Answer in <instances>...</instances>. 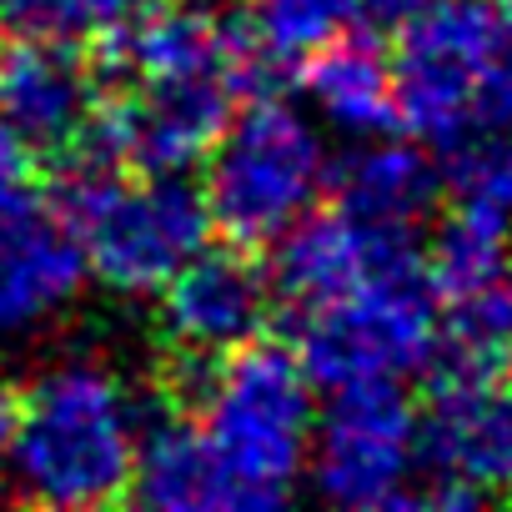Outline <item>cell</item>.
Returning <instances> with one entry per match:
<instances>
[{
  "label": "cell",
  "instance_id": "cell-11",
  "mask_svg": "<svg viewBox=\"0 0 512 512\" xmlns=\"http://www.w3.org/2000/svg\"><path fill=\"white\" fill-rule=\"evenodd\" d=\"M101 111L96 76L81 46L6 36L0 41V126L31 151L71 156L86 146Z\"/></svg>",
  "mask_w": 512,
  "mask_h": 512
},
{
  "label": "cell",
  "instance_id": "cell-8",
  "mask_svg": "<svg viewBox=\"0 0 512 512\" xmlns=\"http://www.w3.org/2000/svg\"><path fill=\"white\" fill-rule=\"evenodd\" d=\"M327 412H317L307 477L322 502L347 512L402 507L417 497V407L397 382H367L327 392Z\"/></svg>",
  "mask_w": 512,
  "mask_h": 512
},
{
  "label": "cell",
  "instance_id": "cell-12",
  "mask_svg": "<svg viewBox=\"0 0 512 512\" xmlns=\"http://www.w3.org/2000/svg\"><path fill=\"white\" fill-rule=\"evenodd\" d=\"M272 246H277L272 287L297 312H317V307L347 297L352 287H362L367 277H377L382 267L417 256L407 231L372 226L357 211H347L342 201L337 206H312Z\"/></svg>",
  "mask_w": 512,
  "mask_h": 512
},
{
  "label": "cell",
  "instance_id": "cell-4",
  "mask_svg": "<svg viewBox=\"0 0 512 512\" xmlns=\"http://www.w3.org/2000/svg\"><path fill=\"white\" fill-rule=\"evenodd\" d=\"M397 126L457 151L512 116V26L492 0H432L402 21L392 56Z\"/></svg>",
  "mask_w": 512,
  "mask_h": 512
},
{
  "label": "cell",
  "instance_id": "cell-7",
  "mask_svg": "<svg viewBox=\"0 0 512 512\" xmlns=\"http://www.w3.org/2000/svg\"><path fill=\"white\" fill-rule=\"evenodd\" d=\"M422 497L477 507L512 492V362L442 352L437 387L417 412Z\"/></svg>",
  "mask_w": 512,
  "mask_h": 512
},
{
  "label": "cell",
  "instance_id": "cell-18",
  "mask_svg": "<svg viewBox=\"0 0 512 512\" xmlns=\"http://www.w3.org/2000/svg\"><path fill=\"white\" fill-rule=\"evenodd\" d=\"M31 156L36 151L21 136H11L6 126H0V206L31 191Z\"/></svg>",
  "mask_w": 512,
  "mask_h": 512
},
{
  "label": "cell",
  "instance_id": "cell-20",
  "mask_svg": "<svg viewBox=\"0 0 512 512\" xmlns=\"http://www.w3.org/2000/svg\"><path fill=\"white\" fill-rule=\"evenodd\" d=\"M16 382L0 372V467H6V447H11V427H16Z\"/></svg>",
  "mask_w": 512,
  "mask_h": 512
},
{
  "label": "cell",
  "instance_id": "cell-16",
  "mask_svg": "<svg viewBox=\"0 0 512 512\" xmlns=\"http://www.w3.org/2000/svg\"><path fill=\"white\" fill-rule=\"evenodd\" d=\"M367 21V0H251L246 6V46L251 56L302 66L327 41L357 31Z\"/></svg>",
  "mask_w": 512,
  "mask_h": 512
},
{
  "label": "cell",
  "instance_id": "cell-13",
  "mask_svg": "<svg viewBox=\"0 0 512 512\" xmlns=\"http://www.w3.org/2000/svg\"><path fill=\"white\" fill-rule=\"evenodd\" d=\"M302 106L332 136H347V141L392 131L397 126L392 56L362 31L327 41L322 51H312L302 61Z\"/></svg>",
  "mask_w": 512,
  "mask_h": 512
},
{
  "label": "cell",
  "instance_id": "cell-3",
  "mask_svg": "<svg viewBox=\"0 0 512 512\" xmlns=\"http://www.w3.org/2000/svg\"><path fill=\"white\" fill-rule=\"evenodd\" d=\"M61 211L81 241L86 277L126 302H156L161 287L211 241L201 186L181 171H126L91 156L66 181Z\"/></svg>",
  "mask_w": 512,
  "mask_h": 512
},
{
  "label": "cell",
  "instance_id": "cell-15",
  "mask_svg": "<svg viewBox=\"0 0 512 512\" xmlns=\"http://www.w3.org/2000/svg\"><path fill=\"white\" fill-rule=\"evenodd\" d=\"M422 272H427L432 292L452 307L492 292L512 272V216L477 196H462L437 221L427 256H422Z\"/></svg>",
  "mask_w": 512,
  "mask_h": 512
},
{
  "label": "cell",
  "instance_id": "cell-1",
  "mask_svg": "<svg viewBox=\"0 0 512 512\" xmlns=\"http://www.w3.org/2000/svg\"><path fill=\"white\" fill-rule=\"evenodd\" d=\"M146 402L106 357H56L16 397L6 477L36 507H106L131 497Z\"/></svg>",
  "mask_w": 512,
  "mask_h": 512
},
{
  "label": "cell",
  "instance_id": "cell-17",
  "mask_svg": "<svg viewBox=\"0 0 512 512\" xmlns=\"http://www.w3.org/2000/svg\"><path fill=\"white\" fill-rule=\"evenodd\" d=\"M136 11L141 0H0V31L91 46V41H116Z\"/></svg>",
  "mask_w": 512,
  "mask_h": 512
},
{
  "label": "cell",
  "instance_id": "cell-10",
  "mask_svg": "<svg viewBox=\"0 0 512 512\" xmlns=\"http://www.w3.org/2000/svg\"><path fill=\"white\" fill-rule=\"evenodd\" d=\"M161 332L191 362H216L256 342L272 322L277 287L272 272L251 256V246H201L191 262L161 287Z\"/></svg>",
  "mask_w": 512,
  "mask_h": 512
},
{
  "label": "cell",
  "instance_id": "cell-9",
  "mask_svg": "<svg viewBox=\"0 0 512 512\" xmlns=\"http://www.w3.org/2000/svg\"><path fill=\"white\" fill-rule=\"evenodd\" d=\"M86 287V256L61 201L51 206L26 191L0 206V347L56 332Z\"/></svg>",
  "mask_w": 512,
  "mask_h": 512
},
{
  "label": "cell",
  "instance_id": "cell-19",
  "mask_svg": "<svg viewBox=\"0 0 512 512\" xmlns=\"http://www.w3.org/2000/svg\"><path fill=\"white\" fill-rule=\"evenodd\" d=\"M432 0H367V21H387V26H402L412 21L417 11H427Z\"/></svg>",
  "mask_w": 512,
  "mask_h": 512
},
{
  "label": "cell",
  "instance_id": "cell-14",
  "mask_svg": "<svg viewBox=\"0 0 512 512\" xmlns=\"http://www.w3.org/2000/svg\"><path fill=\"white\" fill-rule=\"evenodd\" d=\"M332 191L362 221L412 236L422 216L437 206L442 171L432 151H422V141H387L382 131V136L357 141V151L332 166Z\"/></svg>",
  "mask_w": 512,
  "mask_h": 512
},
{
  "label": "cell",
  "instance_id": "cell-6",
  "mask_svg": "<svg viewBox=\"0 0 512 512\" xmlns=\"http://www.w3.org/2000/svg\"><path fill=\"white\" fill-rule=\"evenodd\" d=\"M302 317L307 327H302L297 362L322 392L367 387V382L407 387L412 377L432 372L447 347L442 297L422 272V256L382 267L347 297Z\"/></svg>",
  "mask_w": 512,
  "mask_h": 512
},
{
  "label": "cell",
  "instance_id": "cell-21",
  "mask_svg": "<svg viewBox=\"0 0 512 512\" xmlns=\"http://www.w3.org/2000/svg\"><path fill=\"white\" fill-rule=\"evenodd\" d=\"M502 16H507V26H512V0H502Z\"/></svg>",
  "mask_w": 512,
  "mask_h": 512
},
{
  "label": "cell",
  "instance_id": "cell-2",
  "mask_svg": "<svg viewBox=\"0 0 512 512\" xmlns=\"http://www.w3.org/2000/svg\"><path fill=\"white\" fill-rule=\"evenodd\" d=\"M186 422L196 432L216 512L282 507L307 482L317 387L297 352L256 337L206 362L196 412Z\"/></svg>",
  "mask_w": 512,
  "mask_h": 512
},
{
  "label": "cell",
  "instance_id": "cell-5",
  "mask_svg": "<svg viewBox=\"0 0 512 512\" xmlns=\"http://www.w3.org/2000/svg\"><path fill=\"white\" fill-rule=\"evenodd\" d=\"M201 201L211 231L236 246H272L332 191V146L327 126L282 96L236 101L221 136L211 141Z\"/></svg>",
  "mask_w": 512,
  "mask_h": 512
}]
</instances>
